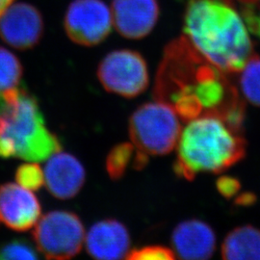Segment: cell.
I'll return each mask as SVG.
<instances>
[{"label":"cell","instance_id":"19","mask_svg":"<svg viewBox=\"0 0 260 260\" xmlns=\"http://www.w3.org/2000/svg\"><path fill=\"white\" fill-rule=\"evenodd\" d=\"M38 254L25 240H13L0 246V259H37Z\"/></svg>","mask_w":260,"mask_h":260},{"label":"cell","instance_id":"24","mask_svg":"<svg viewBox=\"0 0 260 260\" xmlns=\"http://www.w3.org/2000/svg\"><path fill=\"white\" fill-rule=\"evenodd\" d=\"M251 32H252L253 34L258 35L260 37V11L254 23H253V25H252V27H251Z\"/></svg>","mask_w":260,"mask_h":260},{"label":"cell","instance_id":"14","mask_svg":"<svg viewBox=\"0 0 260 260\" xmlns=\"http://www.w3.org/2000/svg\"><path fill=\"white\" fill-rule=\"evenodd\" d=\"M44 175L47 190L60 200L72 199L77 195L86 178L80 161L72 154L60 151L50 156Z\"/></svg>","mask_w":260,"mask_h":260},{"label":"cell","instance_id":"3","mask_svg":"<svg viewBox=\"0 0 260 260\" xmlns=\"http://www.w3.org/2000/svg\"><path fill=\"white\" fill-rule=\"evenodd\" d=\"M177 174L192 179L201 173H219L239 161L245 143L222 116L205 113L187 121L177 142Z\"/></svg>","mask_w":260,"mask_h":260},{"label":"cell","instance_id":"4","mask_svg":"<svg viewBox=\"0 0 260 260\" xmlns=\"http://www.w3.org/2000/svg\"><path fill=\"white\" fill-rule=\"evenodd\" d=\"M5 104L0 111V157L11 156L42 162L62 146L45 125L35 98L23 89L4 94Z\"/></svg>","mask_w":260,"mask_h":260},{"label":"cell","instance_id":"18","mask_svg":"<svg viewBox=\"0 0 260 260\" xmlns=\"http://www.w3.org/2000/svg\"><path fill=\"white\" fill-rule=\"evenodd\" d=\"M136 149L130 144H121L116 146L108 154L106 169L110 177L117 179L121 177L129 166L131 161L135 163Z\"/></svg>","mask_w":260,"mask_h":260},{"label":"cell","instance_id":"21","mask_svg":"<svg viewBox=\"0 0 260 260\" xmlns=\"http://www.w3.org/2000/svg\"><path fill=\"white\" fill-rule=\"evenodd\" d=\"M176 257L173 250L162 246H149L130 251L128 258L139 260L174 259Z\"/></svg>","mask_w":260,"mask_h":260},{"label":"cell","instance_id":"12","mask_svg":"<svg viewBox=\"0 0 260 260\" xmlns=\"http://www.w3.org/2000/svg\"><path fill=\"white\" fill-rule=\"evenodd\" d=\"M85 245L88 253L96 259H122L131 251L128 230L114 219L94 223L86 234Z\"/></svg>","mask_w":260,"mask_h":260},{"label":"cell","instance_id":"9","mask_svg":"<svg viewBox=\"0 0 260 260\" xmlns=\"http://www.w3.org/2000/svg\"><path fill=\"white\" fill-rule=\"evenodd\" d=\"M44 20L41 13L27 3H17L0 16V37L20 50L37 46L43 36Z\"/></svg>","mask_w":260,"mask_h":260},{"label":"cell","instance_id":"15","mask_svg":"<svg viewBox=\"0 0 260 260\" xmlns=\"http://www.w3.org/2000/svg\"><path fill=\"white\" fill-rule=\"evenodd\" d=\"M228 260H260V230L250 224L241 225L229 233L221 248Z\"/></svg>","mask_w":260,"mask_h":260},{"label":"cell","instance_id":"11","mask_svg":"<svg viewBox=\"0 0 260 260\" xmlns=\"http://www.w3.org/2000/svg\"><path fill=\"white\" fill-rule=\"evenodd\" d=\"M41 216V205L30 190L15 183L0 186V221L11 230L26 232Z\"/></svg>","mask_w":260,"mask_h":260},{"label":"cell","instance_id":"25","mask_svg":"<svg viewBox=\"0 0 260 260\" xmlns=\"http://www.w3.org/2000/svg\"><path fill=\"white\" fill-rule=\"evenodd\" d=\"M13 0H0V16L11 5Z\"/></svg>","mask_w":260,"mask_h":260},{"label":"cell","instance_id":"1","mask_svg":"<svg viewBox=\"0 0 260 260\" xmlns=\"http://www.w3.org/2000/svg\"><path fill=\"white\" fill-rule=\"evenodd\" d=\"M159 99L185 120L205 113L222 116L238 128L243 108L223 72L208 63L186 42L168 47L158 73Z\"/></svg>","mask_w":260,"mask_h":260},{"label":"cell","instance_id":"20","mask_svg":"<svg viewBox=\"0 0 260 260\" xmlns=\"http://www.w3.org/2000/svg\"><path fill=\"white\" fill-rule=\"evenodd\" d=\"M16 180L19 185L30 191H36L45 183V175L36 163L19 166L16 173Z\"/></svg>","mask_w":260,"mask_h":260},{"label":"cell","instance_id":"16","mask_svg":"<svg viewBox=\"0 0 260 260\" xmlns=\"http://www.w3.org/2000/svg\"><path fill=\"white\" fill-rule=\"evenodd\" d=\"M238 73L242 95L247 102L260 107V56L252 54Z\"/></svg>","mask_w":260,"mask_h":260},{"label":"cell","instance_id":"23","mask_svg":"<svg viewBox=\"0 0 260 260\" xmlns=\"http://www.w3.org/2000/svg\"><path fill=\"white\" fill-rule=\"evenodd\" d=\"M243 8H259L260 0H238Z\"/></svg>","mask_w":260,"mask_h":260},{"label":"cell","instance_id":"5","mask_svg":"<svg viewBox=\"0 0 260 260\" xmlns=\"http://www.w3.org/2000/svg\"><path fill=\"white\" fill-rule=\"evenodd\" d=\"M179 115L166 102L145 103L130 118L131 143L146 155H164L177 148L181 132Z\"/></svg>","mask_w":260,"mask_h":260},{"label":"cell","instance_id":"2","mask_svg":"<svg viewBox=\"0 0 260 260\" xmlns=\"http://www.w3.org/2000/svg\"><path fill=\"white\" fill-rule=\"evenodd\" d=\"M184 37L223 74L238 73L253 54L249 28L233 0H189Z\"/></svg>","mask_w":260,"mask_h":260},{"label":"cell","instance_id":"22","mask_svg":"<svg viewBox=\"0 0 260 260\" xmlns=\"http://www.w3.org/2000/svg\"><path fill=\"white\" fill-rule=\"evenodd\" d=\"M218 189L225 197H233L239 190V182L233 177H221L218 180Z\"/></svg>","mask_w":260,"mask_h":260},{"label":"cell","instance_id":"8","mask_svg":"<svg viewBox=\"0 0 260 260\" xmlns=\"http://www.w3.org/2000/svg\"><path fill=\"white\" fill-rule=\"evenodd\" d=\"M64 25L74 43L93 47L111 33V11L102 0H75L66 13Z\"/></svg>","mask_w":260,"mask_h":260},{"label":"cell","instance_id":"7","mask_svg":"<svg viewBox=\"0 0 260 260\" xmlns=\"http://www.w3.org/2000/svg\"><path fill=\"white\" fill-rule=\"evenodd\" d=\"M98 76L107 92L124 98H135L149 83L148 65L139 52L130 49L114 50L103 58Z\"/></svg>","mask_w":260,"mask_h":260},{"label":"cell","instance_id":"17","mask_svg":"<svg viewBox=\"0 0 260 260\" xmlns=\"http://www.w3.org/2000/svg\"><path fill=\"white\" fill-rule=\"evenodd\" d=\"M22 76V66L18 57L0 47V106L4 104V94L17 89Z\"/></svg>","mask_w":260,"mask_h":260},{"label":"cell","instance_id":"10","mask_svg":"<svg viewBox=\"0 0 260 260\" xmlns=\"http://www.w3.org/2000/svg\"><path fill=\"white\" fill-rule=\"evenodd\" d=\"M113 24L122 37L139 40L148 36L157 23V0H113Z\"/></svg>","mask_w":260,"mask_h":260},{"label":"cell","instance_id":"6","mask_svg":"<svg viewBox=\"0 0 260 260\" xmlns=\"http://www.w3.org/2000/svg\"><path fill=\"white\" fill-rule=\"evenodd\" d=\"M85 237L81 220L68 211H52L44 215L33 230L38 251L47 259L74 257L81 251Z\"/></svg>","mask_w":260,"mask_h":260},{"label":"cell","instance_id":"13","mask_svg":"<svg viewBox=\"0 0 260 260\" xmlns=\"http://www.w3.org/2000/svg\"><path fill=\"white\" fill-rule=\"evenodd\" d=\"M172 245L175 255L182 259H208L216 250V235L213 229L204 221L186 220L174 230Z\"/></svg>","mask_w":260,"mask_h":260}]
</instances>
